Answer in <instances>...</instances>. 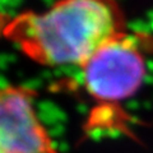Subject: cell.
I'll use <instances>...</instances> for the list:
<instances>
[{"mask_svg":"<svg viewBox=\"0 0 153 153\" xmlns=\"http://www.w3.org/2000/svg\"><path fill=\"white\" fill-rule=\"evenodd\" d=\"M125 32V14L116 0H56L45 12L18 14L3 30L23 54L45 66H82Z\"/></svg>","mask_w":153,"mask_h":153,"instance_id":"1","label":"cell"},{"mask_svg":"<svg viewBox=\"0 0 153 153\" xmlns=\"http://www.w3.org/2000/svg\"><path fill=\"white\" fill-rule=\"evenodd\" d=\"M152 49L153 38L139 32H125L107 42L79 66L84 91L102 108H119L143 85Z\"/></svg>","mask_w":153,"mask_h":153,"instance_id":"2","label":"cell"},{"mask_svg":"<svg viewBox=\"0 0 153 153\" xmlns=\"http://www.w3.org/2000/svg\"><path fill=\"white\" fill-rule=\"evenodd\" d=\"M35 97L25 85L0 87V153H56L37 117Z\"/></svg>","mask_w":153,"mask_h":153,"instance_id":"3","label":"cell"}]
</instances>
